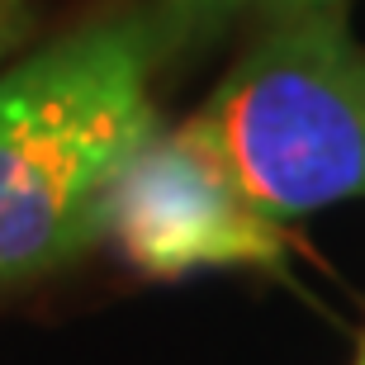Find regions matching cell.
I'll return each instance as SVG.
<instances>
[{
	"label": "cell",
	"mask_w": 365,
	"mask_h": 365,
	"mask_svg": "<svg viewBox=\"0 0 365 365\" xmlns=\"http://www.w3.org/2000/svg\"><path fill=\"white\" fill-rule=\"evenodd\" d=\"M261 14L271 24H289V19H341L346 0H257Z\"/></svg>",
	"instance_id": "obj_5"
},
{
	"label": "cell",
	"mask_w": 365,
	"mask_h": 365,
	"mask_svg": "<svg viewBox=\"0 0 365 365\" xmlns=\"http://www.w3.org/2000/svg\"><path fill=\"white\" fill-rule=\"evenodd\" d=\"M247 0H166V38L171 43H200L228 24Z\"/></svg>",
	"instance_id": "obj_4"
},
{
	"label": "cell",
	"mask_w": 365,
	"mask_h": 365,
	"mask_svg": "<svg viewBox=\"0 0 365 365\" xmlns=\"http://www.w3.org/2000/svg\"><path fill=\"white\" fill-rule=\"evenodd\" d=\"M105 237L157 280H180L204 266L275 271L289 252L280 223L252 209L180 128L157 133L119 176Z\"/></svg>",
	"instance_id": "obj_3"
},
{
	"label": "cell",
	"mask_w": 365,
	"mask_h": 365,
	"mask_svg": "<svg viewBox=\"0 0 365 365\" xmlns=\"http://www.w3.org/2000/svg\"><path fill=\"white\" fill-rule=\"evenodd\" d=\"M356 365H365V346H361V361H356Z\"/></svg>",
	"instance_id": "obj_7"
},
{
	"label": "cell",
	"mask_w": 365,
	"mask_h": 365,
	"mask_svg": "<svg viewBox=\"0 0 365 365\" xmlns=\"http://www.w3.org/2000/svg\"><path fill=\"white\" fill-rule=\"evenodd\" d=\"M29 34H34V10H29V0H0V62H5L14 48H24Z\"/></svg>",
	"instance_id": "obj_6"
},
{
	"label": "cell",
	"mask_w": 365,
	"mask_h": 365,
	"mask_svg": "<svg viewBox=\"0 0 365 365\" xmlns=\"http://www.w3.org/2000/svg\"><path fill=\"white\" fill-rule=\"evenodd\" d=\"M148 71L152 29L105 19L0 76V280L105 237L119 176L162 133Z\"/></svg>",
	"instance_id": "obj_1"
},
{
	"label": "cell",
	"mask_w": 365,
	"mask_h": 365,
	"mask_svg": "<svg viewBox=\"0 0 365 365\" xmlns=\"http://www.w3.org/2000/svg\"><path fill=\"white\" fill-rule=\"evenodd\" d=\"M180 133L275 223L361 200L365 48L346 19L271 24Z\"/></svg>",
	"instance_id": "obj_2"
}]
</instances>
